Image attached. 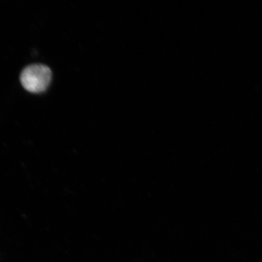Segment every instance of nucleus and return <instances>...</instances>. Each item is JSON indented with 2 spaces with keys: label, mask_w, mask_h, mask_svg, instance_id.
Segmentation results:
<instances>
[{
  "label": "nucleus",
  "mask_w": 262,
  "mask_h": 262,
  "mask_svg": "<svg viewBox=\"0 0 262 262\" xmlns=\"http://www.w3.org/2000/svg\"><path fill=\"white\" fill-rule=\"evenodd\" d=\"M50 68L41 64L29 65L20 75L23 87L29 93L39 94L47 90L52 80Z\"/></svg>",
  "instance_id": "nucleus-1"
}]
</instances>
